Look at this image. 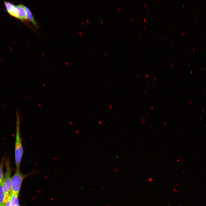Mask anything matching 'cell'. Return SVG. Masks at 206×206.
<instances>
[{
  "label": "cell",
  "mask_w": 206,
  "mask_h": 206,
  "mask_svg": "<svg viewBox=\"0 0 206 206\" xmlns=\"http://www.w3.org/2000/svg\"><path fill=\"white\" fill-rule=\"evenodd\" d=\"M35 173V172L33 171L28 174H23L20 171L16 170L11 179V192L19 195L21 186L24 180L26 177Z\"/></svg>",
  "instance_id": "cell-3"
},
{
  "label": "cell",
  "mask_w": 206,
  "mask_h": 206,
  "mask_svg": "<svg viewBox=\"0 0 206 206\" xmlns=\"http://www.w3.org/2000/svg\"><path fill=\"white\" fill-rule=\"evenodd\" d=\"M21 116L19 112H16V135L15 144V159L16 170L20 171V167L23 150L22 143L20 126Z\"/></svg>",
  "instance_id": "cell-1"
},
{
  "label": "cell",
  "mask_w": 206,
  "mask_h": 206,
  "mask_svg": "<svg viewBox=\"0 0 206 206\" xmlns=\"http://www.w3.org/2000/svg\"><path fill=\"white\" fill-rule=\"evenodd\" d=\"M5 194L3 186V183L0 184V206L4 205Z\"/></svg>",
  "instance_id": "cell-9"
},
{
  "label": "cell",
  "mask_w": 206,
  "mask_h": 206,
  "mask_svg": "<svg viewBox=\"0 0 206 206\" xmlns=\"http://www.w3.org/2000/svg\"><path fill=\"white\" fill-rule=\"evenodd\" d=\"M4 4L7 12L11 16L16 18L17 15L15 5L7 1H4Z\"/></svg>",
  "instance_id": "cell-4"
},
{
  "label": "cell",
  "mask_w": 206,
  "mask_h": 206,
  "mask_svg": "<svg viewBox=\"0 0 206 206\" xmlns=\"http://www.w3.org/2000/svg\"><path fill=\"white\" fill-rule=\"evenodd\" d=\"M168 206H171V205H169Z\"/></svg>",
  "instance_id": "cell-19"
},
{
  "label": "cell",
  "mask_w": 206,
  "mask_h": 206,
  "mask_svg": "<svg viewBox=\"0 0 206 206\" xmlns=\"http://www.w3.org/2000/svg\"><path fill=\"white\" fill-rule=\"evenodd\" d=\"M17 15V18L22 21H25L26 19V12L24 5L20 4L15 5Z\"/></svg>",
  "instance_id": "cell-5"
},
{
  "label": "cell",
  "mask_w": 206,
  "mask_h": 206,
  "mask_svg": "<svg viewBox=\"0 0 206 206\" xmlns=\"http://www.w3.org/2000/svg\"><path fill=\"white\" fill-rule=\"evenodd\" d=\"M101 21L102 23V21Z\"/></svg>",
  "instance_id": "cell-20"
},
{
  "label": "cell",
  "mask_w": 206,
  "mask_h": 206,
  "mask_svg": "<svg viewBox=\"0 0 206 206\" xmlns=\"http://www.w3.org/2000/svg\"><path fill=\"white\" fill-rule=\"evenodd\" d=\"M195 50V48H193V52Z\"/></svg>",
  "instance_id": "cell-11"
},
{
  "label": "cell",
  "mask_w": 206,
  "mask_h": 206,
  "mask_svg": "<svg viewBox=\"0 0 206 206\" xmlns=\"http://www.w3.org/2000/svg\"><path fill=\"white\" fill-rule=\"evenodd\" d=\"M86 21H87V22H89V21L88 20V19L86 20Z\"/></svg>",
  "instance_id": "cell-12"
},
{
  "label": "cell",
  "mask_w": 206,
  "mask_h": 206,
  "mask_svg": "<svg viewBox=\"0 0 206 206\" xmlns=\"http://www.w3.org/2000/svg\"><path fill=\"white\" fill-rule=\"evenodd\" d=\"M24 7L26 12V18L31 21L33 24L37 26V23L29 9L27 6H24Z\"/></svg>",
  "instance_id": "cell-8"
},
{
  "label": "cell",
  "mask_w": 206,
  "mask_h": 206,
  "mask_svg": "<svg viewBox=\"0 0 206 206\" xmlns=\"http://www.w3.org/2000/svg\"><path fill=\"white\" fill-rule=\"evenodd\" d=\"M6 157V154H5L2 157L0 163V184L3 183L4 179L3 167Z\"/></svg>",
  "instance_id": "cell-7"
},
{
  "label": "cell",
  "mask_w": 206,
  "mask_h": 206,
  "mask_svg": "<svg viewBox=\"0 0 206 206\" xmlns=\"http://www.w3.org/2000/svg\"><path fill=\"white\" fill-rule=\"evenodd\" d=\"M184 4H183V6H184Z\"/></svg>",
  "instance_id": "cell-17"
},
{
  "label": "cell",
  "mask_w": 206,
  "mask_h": 206,
  "mask_svg": "<svg viewBox=\"0 0 206 206\" xmlns=\"http://www.w3.org/2000/svg\"><path fill=\"white\" fill-rule=\"evenodd\" d=\"M196 17H195V19H196Z\"/></svg>",
  "instance_id": "cell-14"
},
{
  "label": "cell",
  "mask_w": 206,
  "mask_h": 206,
  "mask_svg": "<svg viewBox=\"0 0 206 206\" xmlns=\"http://www.w3.org/2000/svg\"><path fill=\"white\" fill-rule=\"evenodd\" d=\"M144 5L145 6H146H146L147 7L145 3H144Z\"/></svg>",
  "instance_id": "cell-13"
},
{
  "label": "cell",
  "mask_w": 206,
  "mask_h": 206,
  "mask_svg": "<svg viewBox=\"0 0 206 206\" xmlns=\"http://www.w3.org/2000/svg\"><path fill=\"white\" fill-rule=\"evenodd\" d=\"M184 35V33H182V35Z\"/></svg>",
  "instance_id": "cell-15"
},
{
  "label": "cell",
  "mask_w": 206,
  "mask_h": 206,
  "mask_svg": "<svg viewBox=\"0 0 206 206\" xmlns=\"http://www.w3.org/2000/svg\"><path fill=\"white\" fill-rule=\"evenodd\" d=\"M144 29H145V27H144Z\"/></svg>",
  "instance_id": "cell-21"
},
{
  "label": "cell",
  "mask_w": 206,
  "mask_h": 206,
  "mask_svg": "<svg viewBox=\"0 0 206 206\" xmlns=\"http://www.w3.org/2000/svg\"><path fill=\"white\" fill-rule=\"evenodd\" d=\"M18 197V195L10 192L9 196L10 206H21Z\"/></svg>",
  "instance_id": "cell-6"
},
{
  "label": "cell",
  "mask_w": 206,
  "mask_h": 206,
  "mask_svg": "<svg viewBox=\"0 0 206 206\" xmlns=\"http://www.w3.org/2000/svg\"><path fill=\"white\" fill-rule=\"evenodd\" d=\"M4 206H10V203L9 198L6 201L5 203Z\"/></svg>",
  "instance_id": "cell-10"
},
{
  "label": "cell",
  "mask_w": 206,
  "mask_h": 206,
  "mask_svg": "<svg viewBox=\"0 0 206 206\" xmlns=\"http://www.w3.org/2000/svg\"><path fill=\"white\" fill-rule=\"evenodd\" d=\"M144 21H145V19H144Z\"/></svg>",
  "instance_id": "cell-18"
},
{
  "label": "cell",
  "mask_w": 206,
  "mask_h": 206,
  "mask_svg": "<svg viewBox=\"0 0 206 206\" xmlns=\"http://www.w3.org/2000/svg\"><path fill=\"white\" fill-rule=\"evenodd\" d=\"M0 206H4V205H1Z\"/></svg>",
  "instance_id": "cell-16"
},
{
  "label": "cell",
  "mask_w": 206,
  "mask_h": 206,
  "mask_svg": "<svg viewBox=\"0 0 206 206\" xmlns=\"http://www.w3.org/2000/svg\"><path fill=\"white\" fill-rule=\"evenodd\" d=\"M4 165L5 171L4 174V178L3 183V186L5 194V203L9 198L11 192V180L12 169L11 167V160L9 157H6Z\"/></svg>",
  "instance_id": "cell-2"
}]
</instances>
